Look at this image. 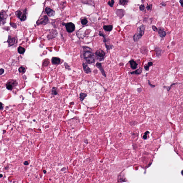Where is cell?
<instances>
[{
    "label": "cell",
    "instance_id": "31",
    "mask_svg": "<svg viewBox=\"0 0 183 183\" xmlns=\"http://www.w3.org/2000/svg\"><path fill=\"white\" fill-rule=\"evenodd\" d=\"M64 65H65V68L67 69H68V70H70L71 69V68H70V67L68 66V64H67L65 63Z\"/></svg>",
    "mask_w": 183,
    "mask_h": 183
},
{
    "label": "cell",
    "instance_id": "8",
    "mask_svg": "<svg viewBox=\"0 0 183 183\" xmlns=\"http://www.w3.org/2000/svg\"><path fill=\"white\" fill-rule=\"evenodd\" d=\"M158 31L160 37L163 38L165 37L166 35V32L165 31L164 28L161 27L159 28Z\"/></svg>",
    "mask_w": 183,
    "mask_h": 183
},
{
    "label": "cell",
    "instance_id": "23",
    "mask_svg": "<svg viewBox=\"0 0 183 183\" xmlns=\"http://www.w3.org/2000/svg\"><path fill=\"white\" fill-rule=\"evenodd\" d=\"M52 94L53 95H56L58 94V92L55 87H53L52 89Z\"/></svg>",
    "mask_w": 183,
    "mask_h": 183
},
{
    "label": "cell",
    "instance_id": "20",
    "mask_svg": "<svg viewBox=\"0 0 183 183\" xmlns=\"http://www.w3.org/2000/svg\"><path fill=\"white\" fill-rule=\"evenodd\" d=\"M87 94H85V93H80L79 98H80L81 101H83V100L85 99V98L87 97Z\"/></svg>",
    "mask_w": 183,
    "mask_h": 183
},
{
    "label": "cell",
    "instance_id": "17",
    "mask_svg": "<svg viewBox=\"0 0 183 183\" xmlns=\"http://www.w3.org/2000/svg\"><path fill=\"white\" fill-rule=\"evenodd\" d=\"M153 65V62H149L147 64H146L144 66V68L147 71H148L149 69V68L151 66H152Z\"/></svg>",
    "mask_w": 183,
    "mask_h": 183
},
{
    "label": "cell",
    "instance_id": "38",
    "mask_svg": "<svg viewBox=\"0 0 183 183\" xmlns=\"http://www.w3.org/2000/svg\"><path fill=\"white\" fill-rule=\"evenodd\" d=\"M2 176H3V175H0V178H1Z\"/></svg>",
    "mask_w": 183,
    "mask_h": 183
},
{
    "label": "cell",
    "instance_id": "4",
    "mask_svg": "<svg viewBox=\"0 0 183 183\" xmlns=\"http://www.w3.org/2000/svg\"><path fill=\"white\" fill-rule=\"evenodd\" d=\"M17 83L15 80H9L6 84V88L8 90H13V88L17 85Z\"/></svg>",
    "mask_w": 183,
    "mask_h": 183
},
{
    "label": "cell",
    "instance_id": "5",
    "mask_svg": "<svg viewBox=\"0 0 183 183\" xmlns=\"http://www.w3.org/2000/svg\"><path fill=\"white\" fill-rule=\"evenodd\" d=\"M63 25H65L66 30L68 33H72V32H73L75 30V25H74V24L71 23V22L67 24H64Z\"/></svg>",
    "mask_w": 183,
    "mask_h": 183
},
{
    "label": "cell",
    "instance_id": "12",
    "mask_svg": "<svg viewBox=\"0 0 183 183\" xmlns=\"http://www.w3.org/2000/svg\"><path fill=\"white\" fill-rule=\"evenodd\" d=\"M52 63L53 64H59L60 63V59L57 57H53L52 59Z\"/></svg>",
    "mask_w": 183,
    "mask_h": 183
},
{
    "label": "cell",
    "instance_id": "29",
    "mask_svg": "<svg viewBox=\"0 0 183 183\" xmlns=\"http://www.w3.org/2000/svg\"><path fill=\"white\" fill-rule=\"evenodd\" d=\"M140 9L141 10L144 11L145 9V6L144 5L142 4L140 6Z\"/></svg>",
    "mask_w": 183,
    "mask_h": 183
},
{
    "label": "cell",
    "instance_id": "30",
    "mask_svg": "<svg viewBox=\"0 0 183 183\" xmlns=\"http://www.w3.org/2000/svg\"><path fill=\"white\" fill-rule=\"evenodd\" d=\"M147 9L148 10H151L152 8V5H147L146 7Z\"/></svg>",
    "mask_w": 183,
    "mask_h": 183
},
{
    "label": "cell",
    "instance_id": "3",
    "mask_svg": "<svg viewBox=\"0 0 183 183\" xmlns=\"http://www.w3.org/2000/svg\"><path fill=\"white\" fill-rule=\"evenodd\" d=\"M97 59L99 61H103L104 59L106 53L102 50L99 49L97 50L95 53Z\"/></svg>",
    "mask_w": 183,
    "mask_h": 183
},
{
    "label": "cell",
    "instance_id": "9",
    "mask_svg": "<svg viewBox=\"0 0 183 183\" xmlns=\"http://www.w3.org/2000/svg\"><path fill=\"white\" fill-rule=\"evenodd\" d=\"M96 67L98 68L99 69V70H100L102 74V75L104 77H106V73H105L104 69L103 68L102 65V64L100 63H97L96 64Z\"/></svg>",
    "mask_w": 183,
    "mask_h": 183
},
{
    "label": "cell",
    "instance_id": "11",
    "mask_svg": "<svg viewBox=\"0 0 183 183\" xmlns=\"http://www.w3.org/2000/svg\"><path fill=\"white\" fill-rule=\"evenodd\" d=\"M82 65L84 71L86 73H88L91 72V69L89 68L86 64L84 63H83Z\"/></svg>",
    "mask_w": 183,
    "mask_h": 183
},
{
    "label": "cell",
    "instance_id": "33",
    "mask_svg": "<svg viewBox=\"0 0 183 183\" xmlns=\"http://www.w3.org/2000/svg\"><path fill=\"white\" fill-rule=\"evenodd\" d=\"M148 84H149V86L151 87V88H154L155 87V85H152V84H151V83L150 82V81L148 80Z\"/></svg>",
    "mask_w": 183,
    "mask_h": 183
},
{
    "label": "cell",
    "instance_id": "22",
    "mask_svg": "<svg viewBox=\"0 0 183 183\" xmlns=\"http://www.w3.org/2000/svg\"><path fill=\"white\" fill-rule=\"evenodd\" d=\"M128 0H120V4L121 5L125 6L128 3Z\"/></svg>",
    "mask_w": 183,
    "mask_h": 183
},
{
    "label": "cell",
    "instance_id": "26",
    "mask_svg": "<svg viewBox=\"0 0 183 183\" xmlns=\"http://www.w3.org/2000/svg\"><path fill=\"white\" fill-rule=\"evenodd\" d=\"M114 3H115V1L114 0H111V1H109L108 3V4L111 7H112L113 6Z\"/></svg>",
    "mask_w": 183,
    "mask_h": 183
},
{
    "label": "cell",
    "instance_id": "36",
    "mask_svg": "<svg viewBox=\"0 0 183 183\" xmlns=\"http://www.w3.org/2000/svg\"><path fill=\"white\" fill-rule=\"evenodd\" d=\"M180 2L181 5V6H183V0H180Z\"/></svg>",
    "mask_w": 183,
    "mask_h": 183
},
{
    "label": "cell",
    "instance_id": "7",
    "mask_svg": "<svg viewBox=\"0 0 183 183\" xmlns=\"http://www.w3.org/2000/svg\"><path fill=\"white\" fill-rule=\"evenodd\" d=\"M45 11L48 15L49 16H53L55 14V11L51 8L47 7L45 9Z\"/></svg>",
    "mask_w": 183,
    "mask_h": 183
},
{
    "label": "cell",
    "instance_id": "15",
    "mask_svg": "<svg viewBox=\"0 0 183 183\" xmlns=\"http://www.w3.org/2000/svg\"><path fill=\"white\" fill-rule=\"evenodd\" d=\"M155 50L156 51V56L158 57H160L161 55V52L162 51V50L159 47H156L155 48Z\"/></svg>",
    "mask_w": 183,
    "mask_h": 183
},
{
    "label": "cell",
    "instance_id": "19",
    "mask_svg": "<svg viewBox=\"0 0 183 183\" xmlns=\"http://www.w3.org/2000/svg\"><path fill=\"white\" fill-rule=\"evenodd\" d=\"M15 38H9L8 40V42L9 43V44L10 45V46L14 44L15 42Z\"/></svg>",
    "mask_w": 183,
    "mask_h": 183
},
{
    "label": "cell",
    "instance_id": "18",
    "mask_svg": "<svg viewBox=\"0 0 183 183\" xmlns=\"http://www.w3.org/2000/svg\"><path fill=\"white\" fill-rule=\"evenodd\" d=\"M18 52L20 54H23L25 52V49L22 47H19L18 48Z\"/></svg>",
    "mask_w": 183,
    "mask_h": 183
},
{
    "label": "cell",
    "instance_id": "25",
    "mask_svg": "<svg viewBox=\"0 0 183 183\" xmlns=\"http://www.w3.org/2000/svg\"><path fill=\"white\" fill-rule=\"evenodd\" d=\"M81 24L83 25H85L87 24L88 23V20L84 18L81 21Z\"/></svg>",
    "mask_w": 183,
    "mask_h": 183
},
{
    "label": "cell",
    "instance_id": "6",
    "mask_svg": "<svg viewBox=\"0 0 183 183\" xmlns=\"http://www.w3.org/2000/svg\"><path fill=\"white\" fill-rule=\"evenodd\" d=\"M17 15L22 21L24 20L26 18V10H19L17 12Z\"/></svg>",
    "mask_w": 183,
    "mask_h": 183
},
{
    "label": "cell",
    "instance_id": "32",
    "mask_svg": "<svg viewBox=\"0 0 183 183\" xmlns=\"http://www.w3.org/2000/svg\"><path fill=\"white\" fill-rule=\"evenodd\" d=\"M152 28L153 29L154 31H158V29H157V28H156L155 26H154V25H153V26H152Z\"/></svg>",
    "mask_w": 183,
    "mask_h": 183
},
{
    "label": "cell",
    "instance_id": "10",
    "mask_svg": "<svg viewBox=\"0 0 183 183\" xmlns=\"http://www.w3.org/2000/svg\"><path fill=\"white\" fill-rule=\"evenodd\" d=\"M130 64L131 68L132 69H135L137 68L138 64L134 60H131L129 61Z\"/></svg>",
    "mask_w": 183,
    "mask_h": 183
},
{
    "label": "cell",
    "instance_id": "14",
    "mask_svg": "<svg viewBox=\"0 0 183 183\" xmlns=\"http://www.w3.org/2000/svg\"><path fill=\"white\" fill-rule=\"evenodd\" d=\"M142 69L141 68H140L136 71H133V72H130V73L131 74H135L137 75H139V74H141L142 72Z\"/></svg>",
    "mask_w": 183,
    "mask_h": 183
},
{
    "label": "cell",
    "instance_id": "35",
    "mask_svg": "<svg viewBox=\"0 0 183 183\" xmlns=\"http://www.w3.org/2000/svg\"><path fill=\"white\" fill-rule=\"evenodd\" d=\"M3 104L0 102V110H3Z\"/></svg>",
    "mask_w": 183,
    "mask_h": 183
},
{
    "label": "cell",
    "instance_id": "13",
    "mask_svg": "<svg viewBox=\"0 0 183 183\" xmlns=\"http://www.w3.org/2000/svg\"><path fill=\"white\" fill-rule=\"evenodd\" d=\"M49 21L48 18L46 15L44 16L43 18L41 21L39 22V24H42L45 25L48 23Z\"/></svg>",
    "mask_w": 183,
    "mask_h": 183
},
{
    "label": "cell",
    "instance_id": "16",
    "mask_svg": "<svg viewBox=\"0 0 183 183\" xmlns=\"http://www.w3.org/2000/svg\"><path fill=\"white\" fill-rule=\"evenodd\" d=\"M103 29L106 31H111L112 30L113 26L112 25H105L103 26Z\"/></svg>",
    "mask_w": 183,
    "mask_h": 183
},
{
    "label": "cell",
    "instance_id": "1",
    "mask_svg": "<svg viewBox=\"0 0 183 183\" xmlns=\"http://www.w3.org/2000/svg\"><path fill=\"white\" fill-rule=\"evenodd\" d=\"M84 59L88 64L93 63L95 62V57L93 54L90 50H87L83 53Z\"/></svg>",
    "mask_w": 183,
    "mask_h": 183
},
{
    "label": "cell",
    "instance_id": "37",
    "mask_svg": "<svg viewBox=\"0 0 183 183\" xmlns=\"http://www.w3.org/2000/svg\"><path fill=\"white\" fill-rule=\"evenodd\" d=\"M24 164L25 165H28V162H27V161H25V162L24 163Z\"/></svg>",
    "mask_w": 183,
    "mask_h": 183
},
{
    "label": "cell",
    "instance_id": "28",
    "mask_svg": "<svg viewBox=\"0 0 183 183\" xmlns=\"http://www.w3.org/2000/svg\"><path fill=\"white\" fill-rule=\"evenodd\" d=\"M5 16L3 13H0V21L3 20Z\"/></svg>",
    "mask_w": 183,
    "mask_h": 183
},
{
    "label": "cell",
    "instance_id": "27",
    "mask_svg": "<svg viewBox=\"0 0 183 183\" xmlns=\"http://www.w3.org/2000/svg\"><path fill=\"white\" fill-rule=\"evenodd\" d=\"M105 46H106V48L107 50H110L111 49H112L113 48V46L112 45H107L105 43Z\"/></svg>",
    "mask_w": 183,
    "mask_h": 183
},
{
    "label": "cell",
    "instance_id": "2",
    "mask_svg": "<svg viewBox=\"0 0 183 183\" xmlns=\"http://www.w3.org/2000/svg\"><path fill=\"white\" fill-rule=\"evenodd\" d=\"M145 30V26L142 25L139 26L137 30V32L134 36V40L135 42H137L144 35Z\"/></svg>",
    "mask_w": 183,
    "mask_h": 183
},
{
    "label": "cell",
    "instance_id": "21",
    "mask_svg": "<svg viewBox=\"0 0 183 183\" xmlns=\"http://www.w3.org/2000/svg\"><path fill=\"white\" fill-rule=\"evenodd\" d=\"M19 72L21 74H24L25 73V71H26V69H25V67H24L23 66H21L19 68Z\"/></svg>",
    "mask_w": 183,
    "mask_h": 183
},
{
    "label": "cell",
    "instance_id": "24",
    "mask_svg": "<svg viewBox=\"0 0 183 183\" xmlns=\"http://www.w3.org/2000/svg\"><path fill=\"white\" fill-rule=\"evenodd\" d=\"M99 34L100 36H102V37H103L104 38L103 42H105V43L106 42L107 40V39H106V36H105V35L103 33H102V32H101V31H100V32H99Z\"/></svg>",
    "mask_w": 183,
    "mask_h": 183
},
{
    "label": "cell",
    "instance_id": "34",
    "mask_svg": "<svg viewBox=\"0 0 183 183\" xmlns=\"http://www.w3.org/2000/svg\"><path fill=\"white\" fill-rule=\"evenodd\" d=\"M4 73V70L3 69H0V75L3 74Z\"/></svg>",
    "mask_w": 183,
    "mask_h": 183
}]
</instances>
